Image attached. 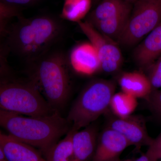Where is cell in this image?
Returning a JSON list of instances; mask_svg holds the SVG:
<instances>
[{"label": "cell", "instance_id": "cell-22", "mask_svg": "<svg viewBox=\"0 0 161 161\" xmlns=\"http://www.w3.org/2000/svg\"><path fill=\"white\" fill-rule=\"evenodd\" d=\"M19 15V8L8 6L0 2V18L10 21Z\"/></svg>", "mask_w": 161, "mask_h": 161}, {"label": "cell", "instance_id": "cell-3", "mask_svg": "<svg viewBox=\"0 0 161 161\" xmlns=\"http://www.w3.org/2000/svg\"><path fill=\"white\" fill-rule=\"evenodd\" d=\"M29 64L31 80L50 105L58 111L66 103L70 92L68 62L65 55L60 51H49Z\"/></svg>", "mask_w": 161, "mask_h": 161}, {"label": "cell", "instance_id": "cell-14", "mask_svg": "<svg viewBox=\"0 0 161 161\" xmlns=\"http://www.w3.org/2000/svg\"><path fill=\"white\" fill-rule=\"evenodd\" d=\"M97 129L91 124L83 130L75 131L73 136V161H91L95 153L98 138Z\"/></svg>", "mask_w": 161, "mask_h": 161}, {"label": "cell", "instance_id": "cell-24", "mask_svg": "<svg viewBox=\"0 0 161 161\" xmlns=\"http://www.w3.org/2000/svg\"><path fill=\"white\" fill-rule=\"evenodd\" d=\"M39 1L40 0H0V2L8 6L19 8L20 6L32 5Z\"/></svg>", "mask_w": 161, "mask_h": 161}, {"label": "cell", "instance_id": "cell-28", "mask_svg": "<svg viewBox=\"0 0 161 161\" xmlns=\"http://www.w3.org/2000/svg\"><path fill=\"white\" fill-rule=\"evenodd\" d=\"M95 1V2H97V3H99V2L101 1V0H93V1Z\"/></svg>", "mask_w": 161, "mask_h": 161}, {"label": "cell", "instance_id": "cell-15", "mask_svg": "<svg viewBox=\"0 0 161 161\" xmlns=\"http://www.w3.org/2000/svg\"><path fill=\"white\" fill-rule=\"evenodd\" d=\"M118 83L122 92L136 98L146 99L153 91L147 75L142 72L123 73L119 78Z\"/></svg>", "mask_w": 161, "mask_h": 161}, {"label": "cell", "instance_id": "cell-27", "mask_svg": "<svg viewBox=\"0 0 161 161\" xmlns=\"http://www.w3.org/2000/svg\"><path fill=\"white\" fill-rule=\"evenodd\" d=\"M0 161H8L6 159V157L1 148H0Z\"/></svg>", "mask_w": 161, "mask_h": 161}, {"label": "cell", "instance_id": "cell-29", "mask_svg": "<svg viewBox=\"0 0 161 161\" xmlns=\"http://www.w3.org/2000/svg\"><path fill=\"white\" fill-rule=\"evenodd\" d=\"M127 1H129V2H131V3H132V2H133V1H136V0H126Z\"/></svg>", "mask_w": 161, "mask_h": 161}, {"label": "cell", "instance_id": "cell-23", "mask_svg": "<svg viewBox=\"0 0 161 161\" xmlns=\"http://www.w3.org/2000/svg\"><path fill=\"white\" fill-rule=\"evenodd\" d=\"M146 153L158 160L161 159V133L156 138L153 139Z\"/></svg>", "mask_w": 161, "mask_h": 161}, {"label": "cell", "instance_id": "cell-12", "mask_svg": "<svg viewBox=\"0 0 161 161\" xmlns=\"http://www.w3.org/2000/svg\"><path fill=\"white\" fill-rule=\"evenodd\" d=\"M69 60L74 70L81 75H92L101 70L97 52L90 42L79 43L75 47Z\"/></svg>", "mask_w": 161, "mask_h": 161}, {"label": "cell", "instance_id": "cell-26", "mask_svg": "<svg viewBox=\"0 0 161 161\" xmlns=\"http://www.w3.org/2000/svg\"><path fill=\"white\" fill-rule=\"evenodd\" d=\"M9 20L0 18V37L4 36L9 25Z\"/></svg>", "mask_w": 161, "mask_h": 161}, {"label": "cell", "instance_id": "cell-8", "mask_svg": "<svg viewBox=\"0 0 161 161\" xmlns=\"http://www.w3.org/2000/svg\"><path fill=\"white\" fill-rule=\"evenodd\" d=\"M77 23L96 50L101 70L110 74L118 72L123 63V57L118 43L102 34L86 21Z\"/></svg>", "mask_w": 161, "mask_h": 161}, {"label": "cell", "instance_id": "cell-21", "mask_svg": "<svg viewBox=\"0 0 161 161\" xmlns=\"http://www.w3.org/2000/svg\"><path fill=\"white\" fill-rule=\"evenodd\" d=\"M153 113L161 119V90H153L146 99Z\"/></svg>", "mask_w": 161, "mask_h": 161}, {"label": "cell", "instance_id": "cell-19", "mask_svg": "<svg viewBox=\"0 0 161 161\" xmlns=\"http://www.w3.org/2000/svg\"><path fill=\"white\" fill-rule=\"evenodd\" d=\"M152 89L161 88V57L146 70Z\"/></svg>", "mask_w": 161, "mask_h": 161}, {"label": "cell", "instance_id": "cell-11", "mask_svg": "<svg viewBox=\"0 0 161 161\" xmlns=\"http://www.w3.org/2000/svg\"><path fill=\"white\" fill-rule=\"evenodd\" d=\"M161 57V22L135 46L132 58L136 65L146 69Z\"/></svg>", "mask_w": 161, "mask_h": 161}, {"label": "cell", "instance_id": "cell-1", "mask_svg": "<svg viewBox=\"0 0 161 161\" xmlns=\"http://www.w3.org/2000/svg\"><path fill=\"white\" fill-rule=\"evenodd\" d=\"M9 25L4 36L10 52L28 64L49 52L60 39L63 26L60 21L49 16L26 18L21 15Z\"/></svg>", "mask_w": 161, "mask_h": 161}, {"label": "cell", "instance_id": "cell-13", "mask_svg": "<svg viewBox=\"0 0 161 161\" xmlns=\"http://www.w3.org/2000/svg\"><path fill=\"white\" fill-rule=\"evenodd\" d=\"M0 148L8 161H47L34 147L1 131Z\"/></svg>", "mask_w": 161, "mask_h": 161}, {"label": "cell", "instance_id": "cell-16", "mask_svg": "<svg viewBox=\"0 0 161 161\" xmlns=\"http://www.w3.org/2000/svg\"><path fill=\"white\" fill-rule=\"evenodd\" d=\"M75 131L70 129L64 138L58 142L44 154L47 161H73L72 138Z\"/></svg>", "mask_w": 161, "mask_h": 161}, {"label": "cell", "instance_id": "cell-17", "mask_svg": "<svg viewBox=\"0 0 161 161\" xmlns=\"http://www.w3.org/2000/svg\"><path fill=\"white\" fill-rule=\"evenodd\" d=\"M137 98L121 92L115 93L110 102V107L113 115L124 118L132 115L138 105Z\"/></svg>", "mask_w": 161, "mask_h": 161}, {"label": "cell", "instance_id": "cell-4", "mask_svg": "<svg viewBox=\"0 0 161 161\" xmlns=\"http://www.w3.org/2000/svg\"><path fill=\"white\" fill-rule=\"evenodd\" d=\"M113 80L103 79L92 80L86 85L73 104L66 120L75 131L81 130L107 112L115 93Z\"/></svg>", "mask_w": 161, "mask_h": 161}, {"label": "cell", "instance_id": "cell-18", "mask_svg": "<svg viewBox=\"0 0 161 161\" xmlns=\"http://www.w3.org/2000/svg\"><path fill=\"white\" fill-rule=\"evenodd\" d=\"M93 0H64L61 17L71 22H78L88 14Z\"/></svg>", "mask_w": 161, "mask_h": 161}, {"label": "cell", "instance_id": "cell-9", "mask_svg": "<svg viewBox=\"0 0 161 161\" xmlns=\"http://www.w3.org/2000/svg\"><path fill=\"white\" fill-rule=\"evenodd\" d=\"M108 118L107 127L123 136L130 146L135 147L136 151L152 143L153 139L148 134L146 121L142 117L132 115L120 118L114 115Z\"/></svg>", "mask_w": 161, "mask_h": 161}, {"label": "cell", "instance_id": "cell-5", "mask_svg": "<svg viewBox=\"0 0 161 161\" xmlns=\"http://www.w3.org/2000/svg\"><path fill=\"white\" fill-rule=\"evenodd\" d=\"M0 110L27 116L50 115L55 110L31 80L0 78Z\"/></svg>", "mask_w": 161, "mask_h": 161}, {"label": "cell", "instance_id": "cell-25", "mask_svg": "<svg viewBox=\"0 0 161 161\" xmlns=\"http://www.w3.org/2000/svg\"><path fill=\"white\" fill-rule=\"evenodd\" d=\"M158 160L153 157L152 156L149 155L147 153L142 154L138 158L136 159H129L119 161H158Z\"/></svg>", "mask_w": 161, "mask_h": 161}, {"label": "cell", "instance_id": "cell-2", "mask_svg": "<svg viewBox=\"0 0 161 161\" xmlns=\"http://www.w3.org/2000/svg\"><path fill=\"white\" fill-rule=\"evenodd\" d=\"M69 125L58 111L36 117L0 110V127L16 139L40 149L44 155L69 131Z\"/></svg>", "mask_w": 161, "mask_h": 161}, {"label": "cell", "instance_id": "cell-6", "mask_svg": "<svg viewBox=\"0 0 161 161\" xmlns=\"http://www.w3.org/2000/svg\"><path fill=\"white\" fill-rule=\"evenodd\" d=\"M161 22V0H136L119 45L136 46Z\"/></svg>", "mask_w": 161, "mask_h": 161}, {"label": "cell", "instance_id": "cell-10", "mask_svg": "<svg viewBox=\"0 0 161 161\" xmlns=\"http://www.w3.org/2000/svg\"><path fill=\"white\" fill-rule=\"evenodd\" d=\"M130 146L123 136L107 127L98 137L96 150L91 161H119L121 154Z\"/></svg>", "mask_w": 161, "mask_h": 161}, {"label": "cell", "instance_id": "cell-20", "mask_svg": "<svg viewBox=\"0 0 161 161\" xmlns=\"http://www.w3.org/2000/svg\"><path fill=\"white\" fill-rule=\"evenodd\" d=\"M10 53L4 36L0 37V78L8 77L10 67L8 62V56Z\"/></svg>", "mask_w": 161, "mask_h": 161}, {"label": "cell", "instance_id": "cell-7", "mask_svg": "<svg viewBox=\"0 0 161 161\" xmlns=\"http://www.w3.org/2000/svg\"><path fill=\"white\" fill-rule=\"evenodd\" d=\"M132 6V3L126 0H101L89 13L86 21L102 34L117 43Z\"/></svg>", "mask_w": 161, "mask_h": 161}]
</instances>
